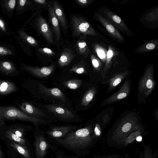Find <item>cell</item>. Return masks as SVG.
I'll list each match as a JSON object with an SVG mask.
<instances>
[{"label":"cell","mask_w":158,"mask_h":158,"mask_svg":"<svg viewBox=\"0 0 158 158\" xmlns=\"http://www.w3.org/2000/svg\"><path fill=\"white\" fill-rule=\"evenodd\" d=\"M142 127L136 115L130 112L108 131L106 137L107 144L110 147L122 148L129 135Z\"/></svg>","instance_id":"cell-1"},{"label":"cell","mask_w":158,"mask_h":158,"mask_svg":"<svg viewBox=\"0 0 158 158\" xmlns=\"http://www.w3.org/2000/svg\"><path fill=\"white\" fill-rule=\"evenodd\" d=\"M92 129L90 126L69 133L63 139L59 141L61 144L70 148H86L91 144L94 138L92 135Z\"/></svg>","instance_id":"cell-2"},{"label":"cell","mask_w":158,"mask_h":158,"mask_svg":"<svg viewBox=\"0 0 158 158\" xmlns=\"http://www.w3.org/2000/svg\"><path fill=\"white\" fill-rule=\"evenodd\" d=\"M74 34L76 36L98 35L92 25L83 17L73 15L71 18Z\"/></svg>","instance_id":"cell-3"},{"label":"cell","mask_w":158,"mask_h":158,"mask_svg":"<svg viewBox=\"0 0 158 158\" xmlns=\"http://www.w3.org/2000/svg\"><path fill=\"white\" fill-rule=\"evenodd\" d=\"M154 68L153 65L149 66L141 77L138 85L139 91L146 96H149L155 86L153 77Z\"/></svg>","instance_id":"cell-4"},{"label":"cell","mask_w":158,"mask_h":158,"mask_svg":"<svg viewBox=\"0 0 158 158\" xmlns=\"http://www.w3.org/2000/svg\"><path fill=\"white\" fill-rule=\"evenodd\" d=\"M102 13L104 15V17L117 29L126 34L128 36L131 35L132 32L120 17L107 8L103 9Z\"/></svg>","instance_id":"cell-5"},{"label":"cell","mask_w":158,"mask_h":158,"mask_svg":"<svg viewBox=\"0 0 158 158\" xmlns=\"http://www.w3.org/2000/svg\"><path fill=\"white\" fill-rule=\"evenodd\" d=\"M0 114L3 117L14 118L32 122L35 124L42 123L45 121L40 118H34L13 108H8L0 111Z\"/></svg>","instance_id":"cell-6"},{"label":"cell","mask_w":158,"mask_h":158,"mask_svg":"<svg viewBox=\"0 0 158 158\" xmlns=\"http://www.w3.org/2000/svg\"><path fill=\"white\" fill-rule=\"evenodd\" d=\"M94 15L97 20L103 26L113 38L121 42L124 41L123 37L108 19L99 13L95 12Z\"/></svg>","instance_id":"cell-7"},{"label":"cell","mask_w":158,"mask_h":158,"mask_svg":"<svg viewBox=\"0 0 158 158\" xmlns=\"http://www.w3.org/2000/svg\"><path fill=\"white\" fill-rule=\"evenodd\" d=\"M130 91V85L129 81L124 82L119 89L114 94L105 100L107 104H110L118 101L126 97Z\"/></svg>","instance_id":"cell-8"},{"label":"cell","mask_w":158,"mask_h":158,"mask_svg":"<svg viewBox=\"0 0 158 158\" xmlns=\"http://www.w3.org/2000/svg\"><path fill=\"white\" fill-rule=\"evenodd\" d=\"M48 110L53 114L56 116L62 118L71 119L75 115L67 108L56 104H48L46 106Z\"/></svg>","instance_id":"cell-9"},{"label":"cell","mask_w":158,"mask_h":158,"mask_svg":"<svg viewBox=\"0 0 158 158\" xmlns=\"http://www.w3.org/2000/svg\"><path fill=\"white\" fill-rule=\"evenodd\" d=\"M39 89L41 93L62 102L66 101V98L64 93L59 89L55 88H49L44 85L39 84Z\"/></svg>","instance_id":"cell-10"},{"label":"cell","mask_w":158,"mask_h":158,"mask_svg":"<svg viewBox=\"0 0 158 158\" xmlns=\"http://www.w3.org/2000/svg\"><path fill=\"white\" fill-rule=\"evenodd\" d=\"M36 22L37 27L41 33L49 43H52L53 42L52 33L45 19L40 16L37 19Z\"/></svg>","instance_id":"cell-11"},{"label":"cell","mask_w":158,"mask_h":158,"mask_svg":"<svg viewBox=\"0 0 158 158\" xmlns=\"http://www.w3.org/2000/svg\"><path fill=\"white\" fill-rule=\"evenodd\" d=\"M24 68L35 76L44 77L50 75L53 71L55 66L53 65L42 67H35L25 66H24Z\"/></svg>","instance_id":"cell-12"},{"label":"cell","mask_w":158,"mask_h":158,"mask_svg":"<svg viewBox=\"0 0 158 158\" xmlns=\"http://www.w3.org/2000/svg\"><path fill=\"white\" fill-rule=\"evenodd\" d=\"M48 10L49 14L50 20L54 33L57 40L58 41L60 40L61 36L59 22L55 15L53 7L50 4L48 6Z\"/></svg>","instance_id":"cell-13"},{"label":"cell","mask_w":158,"mask_h":158,"mask_svg":"<svg viewBox=\"0 0 158 158\" xmlns=\"http://www.w3.org/2000/svg\"><path fill=\"white\" fill-rule=\"evenodd\" d=\"M76 55L69 48L63 50L58 60V64L60 67L68 66L73 60Z\"/></svg>","instance_id":"cell-14"},{"label":"cell","mask_w":158,"mask_h":158,"mask_svg":"<svg viewBox=\"0 0 158 158\" xmlns=\"http://www.w3.org/2000/svg\"><path fill=\"white\" fill-rule=\"evenodd\" d=\"M80 37L76 43V50L79 54L86 57L89 54L90 51L85 40L86 36L81 35Z\"/></svg>","instance_id":"cell-15"},{"label":"cell","mask_w":158,"mask_h":158,"mask_svg":"<svg viewBox=\"0 0 158 158\" xmlns=\"http://www.w3.org/2000/svg\"><path fill=\"white\" fill-rule=\"evenodd\" d=\"M23 109L26 113L29 114V116L34 118H40L46 116V114L41 110L28 103L24 104Z\"/></svg>","instance_id":"cell-16"},{"label":"cell","mask_w":158,"mask_h":158,"mask_svg":"<svg viewBox=\"0 0 158 158\" xmlns=\"http://www.w3.org/2000/svg\"><path fill=\"white\" fill-rule=\"evenodd\" d=\"M47 144L44 138L40 136L35 143L36 154L37 158H43L46 154Z\"/></svg>","instance_id":"cell-17"},{"label":"cell","mask_w":158,"mask_h":158,"mask_svg":"<svg viewBox=\"0 0 158 158\" xmlns=\"http://www.w3.org/2000/svg\"><path fill=\"white\" fill-rule=\"evenodd\" d=\"M141 149L139 151V158H157L158 151L153 152L150 146L142 144Z\"/></svg>","instance_id":"cell-18"},{"label":"cell","mask_w":158,"mask_h":158,"mask_svg":"<svg viewBox=\"0 0 158 158\" xmlns=\"http://www.w3.org/2000/svg\"><path fill=\"white\" fill-rule=\"evenodd\" d=\"M53 4L54 12L57 19L60 23L62 28L66 30L67 24L66 20L64 14L61 7L56 1L53 2Z\"/></svg>","instance_id":"cell-19"},{"label":"cell","mask_w":158,"mask_h":158,"mask_svg":"<svg viewBox=\"0 0 158 158\" xmlns=\"http://www.w3.org/2000/svg\"><path fill=\"white\" fill-rule=\"evenodd\" d=\"M128 72L126 71L118 73L111 78L109 81V90H112L114 89L128 74Z\"/></svg>","instance_id":"cell-20"},{"label":"cell","mask_w":158,"mask_h":158,"mask_svg":"<svg viewBox=\"0 0 158 158\" xmlns=\"http://www.w3.org/2000/svg\"><path fill=\"white\" fill-rule=\"evenodd\" d=\"M75 129L74 127L62 126L54 127L51 131L48 132V134L56 137H59L63 136L67 133Z\"/></svg>","instance_id":"cell-21"},{"label":"cell","mask_w":158,"mask_h":158,"mask_svg":"<svg viewBox=\"0 0 158 158\" xmlns=\"http://www.w3.org/2000/svg\"><path fill=\"white\" fill-rule=\"evenodd\" d=\"M114 49L112 47L109 45L107 51L106 59V63L104 68L100 73L103 77H105L108 71L110 69L112 64V59L114 56Z\"/></svg>","instance_id":"cell-22"},{"label":"cell","mask_w":158,"mask_h":158,"mask_svg":"<svg viewBox=\"0 0 158 158\" xmlns=\"http://www.w3.org/2000/svg\"><path fill=\"white\" fill-rule=\"evenodd\" d=\"M158 40H154L146 42L140 47L137 49L139 53L148 52L156 49L158 47Z\"/></svg>","instance_id":"cell-23"},{"label":"cell","mask_w":158,"mask_h":158,"mask_svg":"<svg viewBox=\"0 0 158 158\" xmlns=\"http://www.w3.org/2000/svg\"><path fill=\"white\" fill-rule=\"evenodd\" d=\"M144 131L143 127L135 130L127 136L124 142L123 148H125L128 144L132 143L139 136H141Z\"/></svg>","instance_id":"cell-24"},{"label":"cell","mask_w":158,"mask_h":158,"mask_svg":"<svg viewBox=\"0 0 158 158\" xmlns=\"http://www.w3.org/2000/svg\"><path fill=\"white\" fill-rule=\"evenodd\" d=\"M96 91V89L94 87H92L88 90L82 98L81 105L83 106H88L93 98Z\"/></svg>","instance_id":"cell-25"},{"label":"cell","mask_w":158,"mask_h":158,"mask_svg":"<svg viewBox=\"0 0 158 158\" xmlns=\"http://www.w3.org/2000/svg\"><path fill=\"white\" fill-rule=\"evenodd\" d=\"M82 81L77 79H73L64 81V85L69 89H75L79 88L81 85Z\"/></svg>","instance_id":"cell-26"},{"label":"cell","mask_w":158,"mask_h":158,"mask_svg":"<svg viewBox=\"0 0 158 158\" xmlns=\"http://www.w3.org/2000/svg\"><path fill=\"white\" fill-rule=\"evenodd\" d=\"M94 49L98 57L103 62L106 60L107 51L99 45L96 44Z\"/></svg>","instance_id":"cell-27"},{"label":"cell","mask_w":158,"mask_h":158,"mask_svg":"<svg viewBox=\"0 0 158 158\" xmlns=\"http://www.w3.org/2000/svg\"><path fill=\"white\" fill-rule=\"evenodd\" d=\"M16 2V0L3 1L2 4L3 9L6 10L5 12H13L15 8Z\"/></svg>","instance_id":"cell-28"},{"label":"cell","mask_w":158,"mask_h":158,"mask_svg":"<svg viewBox=\"0 0 158 158\" xmlns=\"http://www.w3.org/2000/svg\"><path fill=\"white\" fill-rule=\"evenodd\" d=\"M19 34L23 40L30 45L35 47L38 45L36 41L32 37L27 35L24 31H19Z\"/></svg>","instance_id":"cell-29"},{"label":"cell","mask_w":158,"mask_h":158,"mask_svg":"<svg viewBox=\"0 0 158 158\" xmlns=\"http://www.w3.org/2000/svg\"><path fill=\"white\" fill-rule=\"evenodd\" d=\"M11 145L25 158H30L28 152L26 148L14 143L11 144Z\"/></svg>","instance_id":"cell-30"},{"label":"cell","mask_w":158,"mask_h":158,"mask_svg":"<svg viewBox=\"0 0 158 158\" xmlns=\"http://www.w3.org/2000/svg\"><path fill=\"white\" fill-rule=\"evenodd\" d=\"M0 68L8 71H12L15 69L12 63L8 61H0Z\"/></svg>","instance_id":"cell-31"},{"label":"cell","mask_w":158,"mask_h":158,"mask_svg":"<svg viewBox=\"0 0 158 158\" xmlns=\"http://www.w3.org/2000/svg\"><path fill=\"white\" fill-rule=\"evenodd\" d=\"M69 71L70 72H74L79 74L85 73L86 71L84 66L80 64H77L73 66Z\"/></svg>","instance_id":"cell-32"},{"label":"cell","mask_w":158,"mask_h":158,"mask_svg":"<svg viewBox=\"0 0 158 158\" xmlns=\"http://www.w3.org/2000/svg\"><path fill=\"white\" fill-rule=\"evenodd\" d=\"M14 54L13 50L5 46H0V56H10Z\"/></svg>","instance_id":"cell-33"},{"label":"cell","mask_w":158,"mask_h":158,"mask_svg":"<svg viewBox=\"0 0 158 158\" xmlns=\"http://www.w3.org/2000/svg\"><path fill=\"white\" fill-rule=\"evenodd\" d=\"M92 64L94 69L97 71H99L101 67V63L99 60L94 55H91Z\"/></svg>","instance_id":"cell-34"},{"label":"cell","mask_w":158,"mask_h":158,"mask_svg":"<svg viewBox=\"0 0 158 158\" xmlns=\"http://www.w3.org/2000/svg\"><path fill=\"white\" fill-rule=\"evenodd\" d=\"M0 30L6 34H10L9 30L6 23L0 17Z\"/></svg>","instance_id":"cell-35"},{"label":"cell","mask_w":158,"mask_h":158,"mask_svg":"<svg viewBox=\"0 0 158 158\" xmlns=\"http://www.w3.org/2000/svg\"><path fill=\"white\" fill-rule=\"evenodd\" d=\"M10 138L15 141L20 143L21 145H24L25 142L23 139L16 135L13 133H10Z\"/></svg>","instance_id":"cell-36"},{"label":"cell","mask_w":158,"mask_h":158,"mask_svg":"<svg viewBox=\"0 0 158 158\" xmlns=\"http://www.w3.org/2000/svg\"><path fill=\"white\" fill-rule=\"evenodd\" d=\"M94 134L95 138H99L101 136V128L99 124H95L94 130Z\"/></svg>","instance_id":"cell-37"},{"label":"cell","mask_w":158,"mask_h":158,"mask_svg":"<svg viewBox=\"0 0 158 158\" xmlns=\"http://www.w3.org/2000/svg\"><path fill=\"white\" fill-rule=\"evenodd\" d=\"M158 9H157L156 10H155L149 13L146 16V19L147 20L150 21H153L157 20L156 18L158 19V18L156 17V13L158 12V11L156 12V11Z\"/></svg>","instance_id":"cell-38"},{"label":"cell","mask_w":158,"mask_h":158,"mask_svg":"<svg viewBox=\"0 0 158 158\" xmlns=\"http://www.w3.org/2000/svg\"><path fill=\"white\" fill-rule=\"evenodd\" d=\"M17 9H22L27 4L28 1L26 0H19L18 1Z\"/></svg>","instance_id":"cell-39"},{"label":"cell","mask_w":158,"mask_h":158,"mask_svg":"<svg viewBox=\"0 0 158 158\" xmlns=\"http://www.w3.org/2000/svg\"><path fill=\"white\" fill-rule=\"evenodd\" d=\"M40 50L41 52H42L50 55H55V53L51 49L48 48H41L40 49Z\"/></svg>","instance_id":"cell-40"},{"label":"cell","mask_w":158,"mask_h":158,"mask_svg":"<svg viewBox=\"0 0 158 158\" xmlns=\"http://www.w3.org/2000/svg\"><path fill=\"white\" fill-rule=\"evenodd\" d=\"M76 2L79 5L82 6H85L88 5L91 1L87 0H77Z\"/></svg>","instance_id":"cell-41"},{"label":"cell","mask_w":158,"mask_h":158,"mask_svg":"<svg viewBox=\"0 0 158 158\" xmlns=\"http://www.w3.org/2000/svg\"><path fill=\"white\" fill-rule=\"evenodd\" d=\"M120 155H111L100 156L99 158H119Z\"/></svg>","instance_id":"cell-42"},{"label":"cell","mask_w":158,"mask_h":158,"mask_svg":"<svg viewBox=\"0 0 158 158\" xmlns=\"http://www.w3.org/2000/svg\"><path fill=\"white\" fill-rule=\"evenodd\" d=\"M8 86V85L7 83L6 82L2 83L0 86V90L1 92L5 91L7 89Z\"/></svg>","instance_id":"cell-43"},{"label":"cell","mask_w":158,"mask_h":158,"mask_svg":"<svg viewBox=\"0 0 158 158\" xmlns=\"http://www.w3.org/2000/svg\"><path fill=\"white\" fill-rule=\"evenodd\" d=\"M33 1L36 3L40 4H44L46 3V0H34Z\"/></svg>","instance_id":"cell-44"},{"label":"cell","mask_w":158,"mask_h":158,"mask_svg":"<svg viewBox=\"0 0 158 158\" xmlns=\"http://www.w3.org/2000/svg\"><path fill=\"white\" fill-rule=\"evenodd\" d=\"M15 134L16 135L18 136L21 137L22 136V133L19 131H15Z\"/></svg>","instance_id":"cell-45"},{"label":"cell","mask_w":158,"mask_h":158,"mask_svg":"<svg viewBox=\"0 0 158 158\" xmlns=\"http://www.w3.org/2000/svg\"><path fill=\"white\" fill-rule=\"evenodd\" d=\"M121 158H130L129 155L125 153L124 156H123Z\"/></svg>","instance_id":"cell-46"}]
</instances>
